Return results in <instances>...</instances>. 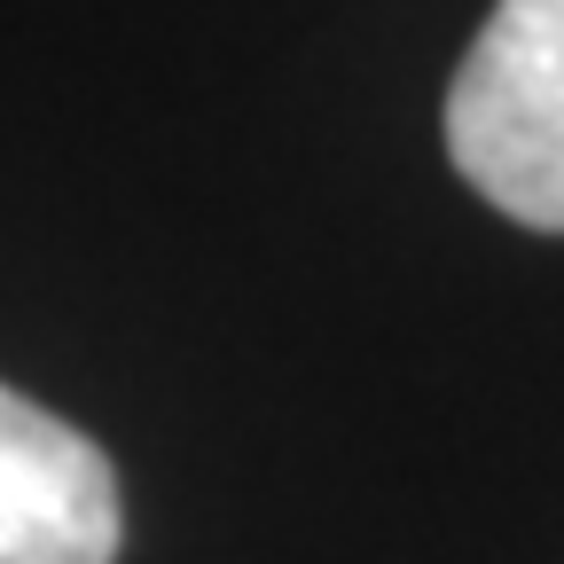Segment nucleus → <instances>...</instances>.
<instances>
[{
    "label": "nucleus",
    "instance_id": "obj_1",
    "mask_svg": "<svg viewBox=\"0 0 564 564\" xmlns=\"http://www.w3.org/2000/svg\"><path fill=\"white\" fill-rule=\"evenodd\" d=\"M447 158L518 228L564 236V0H494L447 87Z\"/></svg>",
    "mask_w": 564,
    "mask_h": 564
},
{
    "label": "nucleus",
    "instance_id": "obj_2",
    "mask_svg": "<svg viewBox=\"0 0 564 564\" xmlns=\"http://www.w3.org/2000/svg\"><path fill=\"white\" fill-rule=\"evenodd\" d=\"M118 533L110 455L0 384V564H110Z\"/></svg>",
    "mask_w": 564,
    "mask_h": 564
}]
</instances>
